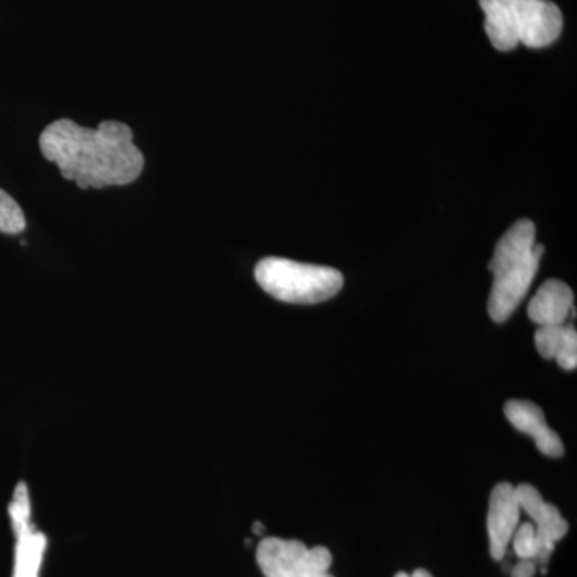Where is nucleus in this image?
I'll return each mask as SVG.
<instances>
[{
  "label": "nucleus",
  "instance_id": "nucleus-18",
  "mask_svg": "<svg viewBox=\"0 0 577 577\" xmlns=\"http://www.w3.org/2000/svg\"><path fill=\"white\" fill-rule=\"evenodd\" d=\"M305 577H334L331 575V573H315V575H308Z\"/></svg>",
  "mask_w": 577,
  "mask_h": 577
},
{
  "label": "nucleus",
  "instance_id": "nucleus-6",
  "mask_svg": "<svg viewBox=\"0 0 577 577\" xmlns=\"http://www.w3.org/2000/svg\"><path fill=\"white\" fill-rule=\"evenodd\" d=\"M521 507L514 484L499 483L492 488L490 511H488V536L491 556L501 562L511 544L512 536L518 528Z\"/></svg>",
  "mask_w": 577,
  "mask_h": 577
},
{
  "label": "nucleus",
  "instance_id": "nucleus-17",
  "mask_svg": "<svg viewBox=\"0 0 577 577\" xmlns=\"http://www.w3.org/2000/svg\"><path fill=\"white\" fill-rule=\"evenodd\" d=\"M538 572V565L535 560H521L514 569H512V577H535Z\"/></svg>",
  "mask_w": 577,
  "mask_h": 577
},
{
  "label": "nucleus",
  "instance_id": "nucleus-7",
  "mask_svg": "<svg viewBox=\"0 0 577 577\" xmlns=\"http://www.w3.org/2000/svg\"><path fill=\"white\" fill-rule=\"evenodd\" d=\"M308 550L295 539L265 538L257 548V565L265 577H305L310 575Z\"/></svg>",
  "mask_w": 577,
  "mask_h": 577
},
{
  "label": "nucleus",
  "instance_id": "nucleus-9",
  "mask_svg": "<svg viewBox=\"0 0 577 577\" xmlns=\"http://www.w3.org/2000/svg\"><path fill=\"white\" fill-rule=\"evenodd\" d=\"M575 294L568 284L549 280L539 287L528 307V317L539 326L565 324L573 310Z\"/></svg>",
  "mask_w": 577,
  "mask_h": 577
},
{
  "label": "nucleus",
  "instance_id": "nucleus-14",
  "mask_svg": "<svg viewBox=\"0 0 577 577\" xmlns=\"http://www.w3.org/2000/svg\"><path fill=\"white\" fill-rule=\"evenodd\" d=\"M10 521H12L13 532L23 531L33 526L30 523V498L28 484H16L15 492H13L12 502L9 505Z\"/></svg>",
  "mask_w": 577,
  "mask_h": 577
},
{
  "label": "nucleus",
  "instance_id": "nucleus-13",
  "mask_svg": "<svg viewBox=\"0 0 577 577\" xmlns=\"http://www.w3.org/2000/svg\"><path fill=\"white\" fill-rule=\"evenodd\" d=\"M26 229V217L20 204L0 189V233L20 234Z\"/></svg>",
  "mask_w": 577,
  "mask_h": 577
},
{
  "label": "nucleus",
  "instance_id": "nucleus-3",
  "mask_svg": "<svg viewBox=\"0 0 577 577\" xmlns=\"http://www.w3.org/2000/svg\"><path fill=\"white\" fill-rule=\"evenodd\" d=\"M259 286L286 304L314 305L329 300L344 287L341 271L321 265L267 257L256 267Z\"/></svg>",
  "mask_w": 577,
  "mask_h": 577
},
{
  "label": "nucleus",
  "instance_id": "nucleus-8",
  "mask_svg": "<svg viewBox=\"0 0 577 577\" xmlns=\"http://www.w3.org/2000/svg\"><path fill=\"white\" fill-rule=\"evenodd\" d=\"M505 417L518 432L535 438L536 446L552 459H558L565 454V444L562 438L550 429L545 420L544 410L532 402L526 400H511L504 406Z\"/></svg>",
  "mask_w": 577,
  "mask_h": 577
},
{
  "label": "nucleus",
  "instance_id": "nucleus-15",
  "mask_svg": "<svg viewBox=\"0 0 577 577\" xmlns=\"http://www.w3.org/2000/svg\"><path fill=\"white\" fill-rule=\"evenodd\" d=\"M514 550L519 560H536L539 555L538 538H536V528L532 523L526 521L518 525L515 529L512 541Z\"/></svg>",
  "mask_w": 577,
  "mask_h": 577
},
{
  "label": "nucleus",
  "instance_id": "nucleus-2",
  "mask_svg": "<svg viewBox=\"0 0 577 577\" xmlns=\"http://www.w3.org/2000/svg\"><path fill=\"white\" fill-rule=\"evenodd\" d=\"M544 256V246L536 243L531 220H518L495 244L490 263L492 280L488 314L492 321L505 322L517 310L531 287Z\"/></svg>",
  "mask_w": 577,
  "mask_h": 577
},
{
  "label": "nucleus",
  "instance_id": "nucleus-11",
  "mask_svg": "<svg viewBox=\"0 0 577 577\" xmlns=\"http://www.w3.org/2000/svg\"><path fill=\"white\" fill-rule=\"evenodd\" d=\"M15 569L13 577H39L44 553L47 549V538L44 532L29 526L28 529L16 532Z\"/></svg>",
  "mask_w": 577,
  "mask_h": 577
},
{
  "label": "nucleus",
  "instance_id": "nucleus-16",
  "mask_svg": "<svg viewBox=\"0 0 577 577\" xmlns=\"http://www.w3.org/2000/svg\"><path fill=\"white\" fill-rule=\"evenodd\" d=\"M555 361L565 371H575L577 368V335L563 345L558 355L555 356Z\"/></svg>",
  "mask_w": 577,
  "mask_h": 577
},
{
  "label": "nucleus",
  "instance_id": "nucleus-20",
  "mask_svg": "<svg viewBox=\"0 0 577 577\" xmlns=\"http://www.w3.org/2000/svg\"><path fill=\"white\" fill-rule=\"evenodd\" d=\"M395 577H409V575H407V573H396Z\"/></svg>",
  "mask_w": 577,
  "mask_h": 577
},
{
  "label": "nucleus",
  "instance_id": "nucleus-4",
  "mask_svg": "<svg viewBox=\"0 0 577 577\" xmlns=\"http://www.w3.org/2000/svg\"><path fill=\"white\" fill-rule=\"evenodd\" d=\"M507 10L517 25L518 42L529 49L552 46L562 34V10L550 0H517Z\"/></svg>",
  "mask_w": 577,
  "mask_h": 577
},
{
  "label": "nucleus",
  "instance_id": "nucleus-5",
  "mask_svg": "<svg viewBox=\"0 0 577 577\" xmlns=\"http://www.w3.org/2000/svg\"><path fill=\"white\" fill-rule=\"evenodd\" d=\"M515 492H517L521 512L529 515L536 528L539 555L535 562L545 563L556 542L562 541L568 532V521L562 517L555 505L549 504L542 499L541 492L536 490L532 484H519V487H515Z\"/></svg>",
  "mask_w": 577,
  "mask_h": 577
},
{
  "label": "nucleus",
  "instance_id": "nucleus-12",
  "mask_svg": "<svg viewBox=\"0 0 577 577\" xmlns=\"http://www.w3.org/2000/svg\"><path fill=\"white\" fill-rule=\"evenodd\" d=\"M575 335H577L576 329L572 326H539L535 335L536 348L542 358L555 359L563 345Z\"/></svg>",
  "mask_w": 577,
  "mask_h": 577
},
{
  "label": "nucleus",
  "instance_id": "nucleus-10",
  "mask_svg": "<svg viewBox=\"0 0 577 577\" xmlns=\"http://www.w3.org/2000/svg\"><path fill=\"white\" fill-rule=\"evenodd\" d=\"M484 12V29L490 37L492 46L499 52H511L518 46L517 25L514 16L505 7L499 5L494 0H478Z\"/></svg>",
  "mask_w": 577,
  "mask_h": 577
},
{
  "label": "nucleus",
  "instance_id": "nucleus-1",
  "mask_svg": "<svg viewBox=\"0 0 577 577\" xmlns=\"http://www.w3.org/2000/svg\"><path fill=\"white\" fill-rule=\"evenodd\" d=\"M39 146L63 179L83 189L131 185L145 168L144 152L124 122L105 121L88 128L71 119H58L47 125Z\"/></svg>",
  "mask_w": 577,
  "mask_h": 577
},
{
  "label": "nucleus",
  "instance_id": "nucleus-19",
  "mask_svg": "<svg viewBox=\"0 0 577 577\" xmlns=\"http://www.w3.org/2000/svg\"><path fill=\"white\" fill-rule=\"evenodd\" d=\"M261 531H263V526H261L260 523H256V525H254V532L260 535Z\"/></svg>",
  "mask_w": 577,
  "mask_h": 577
}]
</instances>
